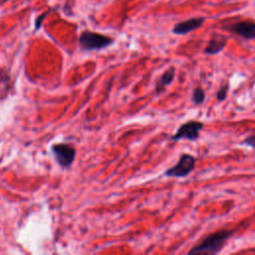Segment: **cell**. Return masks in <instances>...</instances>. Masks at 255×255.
Segmentation results:
<instances>
[{
  "label": "cell",
  "mask_w": 255,
  "mask_h": 255,
  "mask_svg": "<svg viewBox=\"0 0 255 255\" xmlns=\"http://www.w3.org/2000/svg\"><path fill=\"white\" fill-rule=\"evenodd\" d=\"M232 229H220L216 232H213L207 235L199 244L193 246L189 251V255H199V254H217L219 253L227 241L234 234Z\"/></svg>",
  "instance_id": "1"
},
{
  "label": "cell",
  "mask_w": 255,
  "mask_h": 255,
  "mask_svg": "<svg viewBox=\"0 0 255 255\" xmlns=\"http://www.w3.org/2000/svg\"><path fill=\"white\" fill-rule=\"evenodd\" d=\"M114 43V39L110 36L92 32L83 31L79 37V44L83 50L86 51H97L105 49Z\"/></svg>",
  "instance_id": "2"
},
{
  "label": "cell",
  "mask_w": 255,
  "mask_h": 255,
  "mask_svg": "<svg viewBox=\"0 0 255 255\" xmlns=\"http://www.w3.org/2000/svg\"><path fill=\"white\" fill-rule=\"evenodd\" d=\"M196 158L190 153H182L177 162L164 171V175L168 177L182 178L186 177L195 167Z\"/></svg>",
  "instance_id": "3"
},
{
  "label": "cell",
  "mask_w": 255,
  "mask_h": 255,
  "mask_svg": "<svg viewBox=\"0 0 255 255\" xmlns=\"http://www.w3.org/2000/svg\"><path fill=\"white\" fill-rule=\"evenodd\" d=\"M203 123L199 121H187L186 123L181 124L175 133L170 136L171 140H180V139H187V140H197L199 138V133L203 128Z\"/></svg>",
  "instance_id": "4"
},
{
  "label": "cell",
  "mask_w": 255,
  "mask_h": 255,
  "mask_svg": "<svg viewBox=\"0 0 255 255\" xmlns=\"http://www.w3.org/2000/svg\"><path fill=\"white\" fill-rule=\"evenodd\" d=\"M52 153L57 163L61 167L67 168L70 167L74 162L76 156V149L70 143L60 142L52 145Z\"/></svg>",
  "instance_id": "5"
},
{
  "label": "cell",
  "mask_w": 255,
  "mask_h": 255,
  "mask_svg": "<svg viewBox=\"0 0 255 255\" xmlns=\"http://www.w3.org/2000/svg\"><path fill=\"white\" fill-rule=\"evenodd\" d=\"M228 30L245 40L255 39V21L253 20H242L235 22L229 26Z\"/></svg>",
  "instance_id": "6"
},
{
  "label": "cell",
  "mask_w": 255,
  "mask_h": 255,
  "mask_svg": "<svg viewBox=\"0 0 255 255\" xmlns=\"http://www.w3.org/2000/svg\"><path fill=\"white\" fill-rule=\"evenodd\" d=\"M205 20V17H193L178 22L173 26L172 33L175 35H186L192 31L199 29L204 24Z\"/></svg>",
  "instance_id": "7"
},
{
  "label": "cell",
  "mask_w": 255,
  "mask_h": 255,
  "mask_svg": "<svg viewBox=\"0 0 255 255\" xmlns=\"http://www.w3.org/2000/svg\"><path fill=\"white\" fill-rule=\"evenodd\" d=\"M227 44V37L218 33H215L209 39L203 52L206 55H215L220 53Z\"/></svg>",
  "instance_id": "8"
},
{
  "label": "cell",
  "mask_w": 255,
  "mask_h": 255,
  "mask_svg": "<svg viewBox=\"0 0 255 255\" xmlns=\"http://www.w3.org/2000/svg\"><path fill=\"white\" fill-rule=\"evenodd\" d=\"M174 77H175V68L170 67L167 70H165L155 83L156 95H160L161 93H163L166 87H168L173 82Z\"/></svg>",
  "instance_id": "9"
},
{
  "label": "cell",
  "mask_w": 255,
  "mask_h": 255,
  "mask_svg": "<svg viewBox=\"0 0 255 255\" xmlns=\"http://www.w3.org/2000/svg\"><path fill=\"white\" fill-rule=\"evenodd\" d=\"M191 101L194 105H201L205 101V91L201 87H196L192 91Z\"/></svg>",
  "instance_id": "10"
},
{
  "label": "cell",
  "mask_w": 255,
  "mask_h": 255,
  "mask_svg": "<svg viewBox=\"0 0 255 255\" xmlns=\"http://www.w3.org/2000/svg\"><path fill=\"white\" fill-rule=\"evenodd\" d=\"M228 91H229V82H225L219 87L218 91L216 92L217 102H223L227 97Z\"/></svg>",
  "instance_id": "11"
},
{
  "label": "cell",
  "mask_w": 255,
  "mask_h": 255,
  "mask_svg": "<svg viewBox=\"0 0 255 255\" xmlns=\"http://www.w3.org/2000/svg\"><path fill=\"white\" fill-rule=\"evenodd\" d=\"M241 143H243V144H245V145H247V146H250V147H252V148H255V132H254V133H251V134L248 135V136H246V137L242 140Z\"/></svg>",
  "instance_id": "12"
},
{
  "label": "cell",
  "mask_w": 255,
  "mask_h": 255,
  "mask_svg": "<svg viewBox=\"0 0 255 255\" xmlns=\"http://www.w3.org/2000/svg\"><path fill=\"white\" fill-rule=\"evenodd\" d=\"M49 13H50V11L45 12V13H43V14H41L40 16H38V17H37L36 22H35V29H36V30H39V29H40V27H41V25H42L43 20L46 18V16H47Z\"/></svg>",
  "instance_id": "13"
}]
</instances>
